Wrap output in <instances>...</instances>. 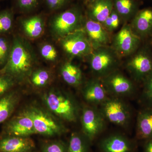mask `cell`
I'll return each mask as SVG.
<instances>
[{
	"label": "cell",
	"mask_w": 152,
	"mask_h": 152,
	"mask_svg": "<svg viewBox=\"0 0 152 152\" xmlns=\"http://www.w3.org/2000/svg\"><path fill=\"white\" fill-rule=\"evenodd\" d=\"M12 42L4 36L0 35V67L4 66L10 53Z\"/></svg>",
	"instance_id": "cell-28"
},
{
	"label": "cell",
	"mask_w": 152,
	"mask_h": 152,
	"mask_svg": "<svg viewBox=\"0 0 152 152\" xmlns=\"http://www.w3.org/2000/svg\"><path fill=\"white\" fill-rule=\"evenodd\" d=\"M136 145L126 137L113 134L103 139L99 143L102 152H133Z\"/></svg>",
	"instance_id": "cell-16"
},
{
	"label": "cell",
	"mask_w": 152,
	"mask_h": 152,
	"mask_svg": "<svg viewBox=\"0 0 152 152\" xmlns=\"http://www.w3.org/2000/svg\"><path fill=\"white\" fill-rule=\"evenodd\" d=\"M43 152H68L64 144L59 141L50 142L43 146Z\"/></svg>",
	"instance_id": "cell-32"
},
{
	"label": "cell",
	"mask_w": 152,
	"mask_h": 152,
	"mask_svg": "<svg viewBox=\"0 0 152 152\" xmlns=\"http://www.w3.org/2000/svg\"><path fill=\"white\" fill-rule=\"evenodd\" d=\"M142 42L133 32L129 23H126L123 24L120 29L112 36L110 46L121 58L134 53Z\"/></svg>",
	"instance_id": "cell-6"
},
{
	"label": "cell",
	"mask_w": 152,
	"mask_h": 152,
	"mask_svg": "<svg viewBox=\"0 0 152 152\" xmlns=\"http://www.w3.org/2000/svg\"><path fill=\"white\" fill-rule=\"evenodd\" d=\"M84 134L91 142L105 128V118L100 111L92 107L83 109L81 118Z\"/></svg>",
	"instance_id": "cell-10"
},
{
	"label": "cell",
	"mask_w": 152,
	"mask_h": 152,
	"mask_svg": "<svg viewBox=\"0 0 152 152\" xmlns=\"http://www.w3.org/2000/svg\"><path fill=\"white\" fill-rule=\"evenodd\" d=\"M47 8L55 11L62 8L68 4L69 0H44Z\"/></svg>",
	"instance_id": "cell-34"
},
{
	"label": "cell",
	"mask_w": 152,
	"mask_h": 152,
	"mask_svg": "<svg viewBox=\"0 0 152 152\" xmlns=\"http://www.w3.org/2000/svg\"><path fill=\"white\" fill-rule=\"evenodd\" d=\"M31 81L32 84L37 87H43L46 86L50 81V74L48 71L40 69L31 74Z\"/></svg>",
	"instance_id": "cell-27"
},
{
	"label": "cell",
	"mask_w": 152,
	"mask_h": 152,
	"mask_svg": "<svg viewBox=\"0 0 152 152\" xmlns=\"http://www.w3.org/2000/svg\"><path fill=\"white\" fill-rule=\"evenodd\" d=\"M40 53L44 59L51 62L56 61L58 58L56 49L52 44L48 43H46L41 45Z\"/></svg>",
	"instance_id": "cell-29"
},
{
	"label": "cell",
	"mask_w": 152,
	"mask_h": 152,
	"mask_svg": "<svg viewBox=\"0 0 152 152\" xmlns=\"http://www.w3.org/2000/svg\"><path fill=\"white\" fill-rule=\"evenodd\" d=\"M35 147L29 137L7 135L0 138V152H30Z\"/></svg>",
	"instance_id": "cell-15"
},
{
	"label": "cell",
	"mask_w": 152,
	"mask_h": 152,
	"mask_svg": "<svg viewBox=\"0 0 152 152\" xmlns=\"http://www.w3.org/2000/svg\"><path fill=\"white\" fill-rule=\"evenodd\" d=\"M6 132L7 135L20 137L36 134L32 120L25 111L9 122Z\"/></svg>",
	"instance_id": "cell-14"
},
{
	"label": "cell",
	"mask_w": 152,
	"mask_h": 152,
	"mask_svg": "<svg viewBox=\"0 0 152 152\" xmlns=\"http://www.w3.org/2000/svg\"><path fill=\"white\" fill-rule=\"evenodd\" d=\"M113 9V0H94L88 4L86 18L102 23L109 16Z\"/></svg>",
	"instance_id": "cell-18"
},
{
	"label": "cell",
	"mask_w": 152,
	"mask_h": 152,
	"mask_svg": "<svg viewBox=\"0 0 152 152\" xmlns=\"http://www.w3.org/2000/svg\"><path fill=\"white\" fill-rule=\"evenodd\" d=\"M149 40L150 45H151V50L152 52V38L151 39Z\"/></svg>",
	"instance_id": "cell-36"
},
{
	"label": "cell",
	"mask_w": 152,
	"mask_h": 152,
	"mask_svg": "<svg viewBox=\"0 0 152 152\" xmlns=\"http://www.w3.org/2000/svg\"><path fill=\"white\" fill-rule=\"evenodd\" d=\"M14 23V12L7 9L0 11V35L10 32Z\"/></svg>",
	"instance_id": "cell-26"
},
{
	"label": "cell",
	"mask_w": 152,
	"mask_h": 152,
	"mask_svg": "<svg viewBox=\"0 0 152 152\" xmlns=\"http://www.w3.org/2000/svg\"><path fill=\"white\" fill-rule=\"evenodd\" d=\"M101 24L104 28L112 34L120 27L122 26L124 23L120 15L113 8L109 16Z\"/></svg>",
	"instance_id": "cell-25"
},
{
	"label": "cell",
	"mask_w": 152,
	"mask_h": 152,
	"mask_svg": "<svg viewBox=\"0 0 152 152\" xmlns=\"http://www.w3.org/2000/svg\"><path fill=\"white\" fill-rule=\"evenodd\" d=\"M114 9L122 19L124 24L129 23L139 10L135 0H113Z\"/></svg>",
	"instance_id": "cell-21"
},
{
	"label": "cell",
	"mask_w": 152,
	"mask_h": 152,
	"mask_svg": "<svg viewBox=\"0 0 152 152\" xmlns=\"http://www.w3.org/2000/svg\"><path fill=\"white\" fill-rule=\"evenodd\" d=\"M132 31L142 42L152 38V8L139 10L129 23Z\"/></svg>",
	"instance_id": "cell-13"
},
{
	"label": "cell",
	"mask_w": 152,
	"mask_h": 152,
	"mask_svg": "<svg viewBox=\"0 0 152 152\" xmlns=\"http://www.w3.org/2000/svg\"><path fill=\"white\" fill-rule=\"evenodd\" d=\"M143 90L142 99L148 106H152V72L142 82Z\"/></svg>",
	"instance_id": "cell-30"
},
{
	"label": "cell",
	"mask_w": 152,
	"mask_h": 152,
	"mask_svg": "<svg viewBox=\"0 0 152 152\" xmlns=\"http://www.w3.org/2000/svg\"><path fill=\"white\" fill-rule=\"evenodd\" d=\"M35 61V55L29 43L20 36H15L8 60L0 70V75L10 76L15 81L21 80L31 74Z\"/></svg>",
	"instance_id": "cell-1"
},
{
	"label": "cell",
	"mask_w": 152,
	"mask_h": 152,
	"mask_svg": "<svg viewBox=\"0 0 152 152\" xmlns=\"http://www.w3.org/2000/svg\"><path fill=\"white\" fill-rule=\"evenodd\" d=\"M108 94L101 79L97 78L87 82L83 90L85 99L94 104H102L108 98Z\"/></svg>",
	"instance_id": "cell-17"
},
{
	"label": "cell",
	"mask_w": 152,
	"mask_h": 152,
	"mask_svg": "<svg viewBox=\"0 0 152 152\" xmlns=\"http://www.w3.org/2000/svg\"><path fill=\"white\" fill-rule=\"evenodd\" d=\"M94 1V0H86V2L87 4L91 2L92 1Z\"/></svg>",
	"instance_id": "cell-37"
},
{
	"label": "cell",
	"mask_w": 152,
	"mask_h": 152,
	"mask_svg": "<svg viewBox=\"0 0 152 152\" xmlns=\"http://www.w3.org/2000/svg\"><path fill=\"white\" fill-rule=\"evenodd\" d=\"M101 80L108 94L115 97L129 96L134 91L135 86L133 82L118 70Z\"/></svg>",
	"instance_id": "cell-11"
},
{
	"label": "cell",
	"mask_w": 152,
	"mask_h": 152,
	"mask_svg": "<svg viewBox=\"0 0 152 152\" xmlns=\"http://www.w3.org/2000/svg\"><path fill=\"white\" fill-rule=\"evenodd\" d=\"M85 19L82 9L73 6L55 15L51 24L52 32L55 37L62 39L83 29Z\"/></svg>",
	"instance_id": "cell-3"
},
{
	"label": "cell",
	"mask_w": 152,
	"mask_h": 152,
	"mask_svg": "<svg viewBox=\"0 0 152 152\" xmlns=\"http://www.w3.org/2000/svg\"><path fill=\"white\" fill-rule=\"evenodd\" d=\"M83 29L94 50L110 45L112 34L100 23L86 18Z\"/></svg>",
	"instance_id": "cell-12"
},
{
	"label": "cell",
	"mask_w": 152,
	"mask_h": 152,
	"mask_svg": "<svg viewBox=\"0 0 152 152\" xmlns=\"http://www.w3.org/2000/svg\"><path fill=\"white\" fill-rule=\"evenodd\" d=\"M15 83L12 77L5 75H0V96L7 93Z\"/></svg>",
	"instance_id": "cell-33"
},
{
	"label": "cell",
	"mask_w": 152,
	"mask_h": 152,
	"mask_svg": "<svg viewBox=\"0 0 152 152\" xmlns=\"http://www.w3.org/2000/svg\"></svg>",
	"instance_id": "cell-38"
},
{
	"label": "cell",
	"mask_w": 152,
	"mask_h": 152,
	"mask_svg": "<svg viewBox=\"0 0 152 152\" xmlns=\"http://www.w3.org/2000/svg\"><path fill=\"white\" fill-rule=\"evenodd\" d=\"M25 112L32 120L36 134L52 137L64 132L59 123L42 109L32 107Z\"/></svg>",
	"instance_id": "cell-7"
},
{
	"label": "cell",
	"mask_w": 152,
	"mask_h": 152,
	"mask_svg": "<svg viewBox=\"0 0 152 152\" xmlns=\"http://www.w3.org/2000/svg\"><path fill=\"white\" fill-rule=\"evenodd\" d=\"M64 51L71 58L87 57L93 49L83 29L61 39Z\"/></svg>",
	"instance_id": "cell-8"
},
{
	"label": "cell",
	"mask_w": 152,
	"mask_h": 152,
	"mask_svg": "<svg viewBox=\"0 0 152 152\" xmlns=\"http://www.w3.org/2000/svg\"><path fill=\"white\" fill-rule=\"evenodd\" d=\"M18 101L16 93H6L0 98V124L6 121L15 110Z\"/></svg>",
	"instance_id": "cell-23"
},
{
	"label": "cell",
	"mask_w": 152,
	"mask_h": 152,
	"mask_svg": "<svg viewBox=\"0 0 152 152\" xmlns=\"http://www.w3.org/2000/svg\"><path fill=\"white\" fill-rule=\"evenodd\" d=\"M146 141L144 145L143 152H152V138Z\"/></svg>",
	"instance_id": "cell-35"
},
{
	"label": "cell",
	"mask_w": 152,
	"mask_h": 152,
	"mask_svg": "<svg viewBox=\"0 0 152 152\" xmlns=\"http://www.w3.org/2000/svg\"><path fill=\"white\" fill-rule=\"evenodd\" d=\"M45 101L49 110L58 117L70 122L76 121L77 106L69 96L58 92H49L45 96Z\"/></svg>",
	"instance_id": "cell-5"
},
{
	"label": "cell",
	"mask_w": 152,
	"mask_h": 152,
	"mask_svg": "<svg viewBox=\"0 0 152 152\" xmlns=\"http://www.w3.org/2000/svg\"><path fill=\"white\" fill-rule=\"evenodd\" d=\"M137 137L141 140L152 138V106H147L139 113L137 119Z\"/></svg>",
	"instance_id": "cell-19"
},
{
	"label": "cell",
	"mask_w": 152,
	"mask_h": 152,
	"mask_svg": "<svg viewBox=\"0 0 152 152\" xmlns=\"http://www.w3.org/2000/svg\"><path fill=\"white\" fill-rule=\"evenodd\" d=\"M40 0H15V7L20 12H28L37 7Z\"/></svg>",
	"instance_id": "cell-31"
},
{
	"label": "cell",
	"mask_w": 152,
	"mask_h": 152,
	"mask_svg": "<svg viewBox=\"0 0 152 152\" xmlns=\"http://www.w3.org/2000/svg\"><path fill=\"white\" fill-rule=\"evenodd\" d=\"M22 28L25 34L31 39L40 37L45 30V22L40 15H34L21 21Z\"/></svg>",
	"instance_id": "cell-20"
},
{
	"label": "cell",
	"mask_w": 152,
	"mask_h": 152,
	"mask_svg": "<svg viewBox=\"0 0 152 152\" xmlns=\"http://www.w3.org/2000/svg\"><path fill=\"white\" fill-rule=\"evenodd\" d=\"M91 142L84 135L77 133L72 134L68 147V152H89Z\"/></svg>",
	"instance_id": "cell-24"
},
{
	"label": "cell",
	"mask_w": 152,
	"mask_h": 152,
	"mask_svg": "<svg viewBox=\"0 0 152 152\" xmlns=\"http://www.w3.org/2000/svg\"><path fill=\"white\" fill-rule=\"evenodd\" d=\"M100 111L105 118L118 126H126L130 119L128 106L124 101L115 97L108 98L101 104Z\"/></svg>",
	"instance_id": "cell-9"
},
{
	"label": "cell",
	"mask_w": 152,
	"mask_h": 152,
	"mask_svg": "<svg viewBox=\"0 0 152 152\" xmlns=\"http://www.w3.org/2000/svg\"><path fill=\"white\" fill-rule=\"evenodd\" d=\"M126 68L134 80L142 83L152 72V52L149 40L144 41L134 53L128 57Z\"/></svg>",
	"instance_id": "cell-4"
},
{
	"label": "cell",
	"mask_w": 152,
	"mask_h": 152,
	"mask_svg": "<svg viewBox=\"0 0 152 152\" xmlns=\"http://www.w3.org/2000/svg\"><path fill=\"white\" fill-rule=\"evenodd\" d=\"M61 75L64 81L71 86H78L82 84L81 70L71 62H67L63 65L61 69Z\"/></svg>",
	"instance_id": "cell-22"
},
{
	"label": "cell",
	"mask_w": 152,
	"mask_h": 152,
	"mask_svg": "<svg viewBox=\"0 0 152 152\" xmlns=\"http://www.w3.org/2000/svg\"><path fill=\"white\" fill-rule=\"evenodd\" d=\"M87 58L95 78L99 79L118 70L121 59L110 45L93 50Z\"/></svg>",
	"instance_id": "cell-2"
},
{
	"label": "cell",
	"mask_w": 152,
	"mask_h": 152,
	"mask_svg": "<svg viewBox=\"0 0 152 152\" xmlns=\"http://www.w3.org/2000/svg\"><path fill=\"white\" fill-rule=\"evenodd\" d=\"M135 1H136V0H135Z\"/></svg>",
	"instance_id": "cell-39"
}]
</instances>
